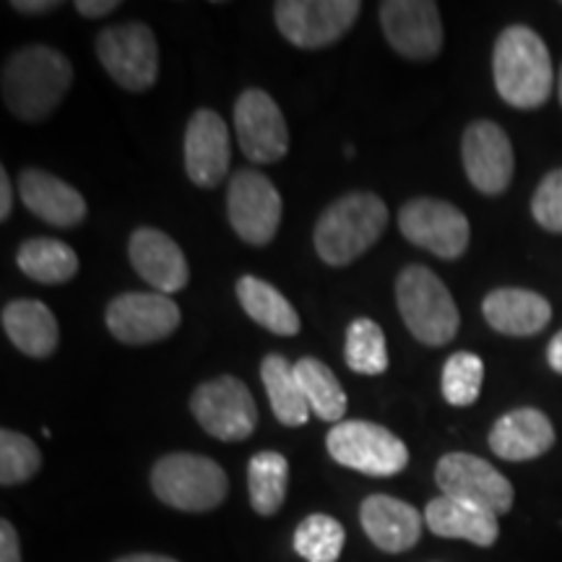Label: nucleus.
Wrapping results in <instances>:
<instances>
[{"instance_id": "nucleus-1", "label": "nucleus", "mask_w": 562, "mask_h": 562, "mask_svg": "<svg viewBox=\"0 0 562 562\" xmlns=\"http://www.w3.org/2000/svg\"><path fill=\"white\" fill-rule=\"evenodd\" d=\"M74 83V66L60 50L45 45L21 47L3 66V102L13 117L40 123L66 100Z\"/></svg>"}, {"instance_id": "nucleus-2", "label": "nucleus", "mask_w": 562, "mask_h": 562, "mask_svg": "<svg viewBox=\"0 0 562 562\" xmlns=\"http://www.w3.org/2000/svg\"><path fill=\"white\" fill-rule=\"evenodd\" d=\"M497 94L510 108H542L552 94V58L544 40L529 26H508L492 55Z\"/></svg>"}, {"instance_id": "nucleus-3", "label": "nucleus", "mask_w": 562, "mask_h": 562, "mask_svg": "<svg viewBox=\"0 0 562 562\" xmlns=\"http://www.w3.org/2000/svg\"><path fill=\"white\" fill-rule=\"evenodd\" d=\"M389 224V209L375 193H347L321 214L315 224V252L323 263L341 266L355 263L372 245L381 240Z\"/></svg>"}, {"instance_id": "nucleus-4", "label": "nucleus", "mask_w": 562, "mask_h": 562, "mask_svg": "<svg viewBox=\"0 0 562 562\" xmlns=\"http://www.w3.org/2000/svg\"><path fill=\"white\" fill-rule=\"evenodd\" d=\"M396 302L406 328L427 347H442L459 334V307L438 273L427 266H406L398 273Z\"/></svg>"}, {"instance_id": "nucleus-5", "label": "nucleus", "mask_w": 562, "mask_h": 562, "mask_svg": "<svg viewBox=\"0 0 562 562\" xmlns=\"http://www.w3.org/2000/svg\"><path fill=\"white\" fill-rule=\"evenodd\" d=\"M151 487L170 508L186 513H206L224 503L229 480L224 469L206 456L170 453L151 469Z\"/></svg>"}, {"instance_id": "nucleus-6", "label": "nucleus", "mask_w": 562, "mask_h": 562, "mask_svg": "<svg viewBox=\"0 0 562 562\" xmlns=\"http://www.w3.org/2000/svg\"><path fill=\"white\" fill-rule=\"evenodd\" d=\"M331 459L368 476H393L409 463V448L375 422L349 419L331 427L326 438Z\"/></svg>"}, {"instance_id": "nucleus-7", "label": "nucleus", "mask_w": 562, "mask_h": 562, "mask_svg": "<svg viewBox=\"0 0 562 562\" xmlns=\"http://www.w3.org/2000/svg\"><path fill=\"white\" fill-rule=\"evenodd\" d=\"M97 58L117 87L146 91L157 83L159 47L157 37L140 21L108 26L97 37Z\"/></svg>"}, {"instance_id": "nucleus-8", "label": "nucleus", "mask_w": 562, "mask_h": 562, "mask_svg": "<svg viewBox=\"0 0 562 562\" xmlns=\"http://www.w3.org/2000/svg\"><path fill=\"white\" fill-rule=\"evenodd\" d=\"M191 412L211 438L248 440L258 425V406L248 385L232 375L201 383L191 396Z\"/></svg>"}, {"instance_id": "nucleus-9", "label": "nucleus", "mask_w": 562, "mask_h": 562, "mask_svg": "<svg viewBox=\"0 0 562 562\" xmlns=\"http://www.w3.org/2000/svg\"><path fill=\"white\" fill-rule=\"evenodd\" d=\"M360 11V0H281L273 5V19L294 47L318 50L339 42Z\"/></svg>"}, {"instance_id": "nucleus-10", "label": "nucleus", "mask_w": 562, "mask_h": 562, "mask_svg": "<svg viewBox=\"0 0 562 562\" xmlns=\"http://www.w3.org/2000/svg\"><path fill=\"white\" fill-rule=\"evenodd\" d=\"M281 195L277 186L258 170H240L227 188V216L237 237L256 248L269 245L281 224Z\"/></svg>"}, {"instance_id": "nucleus-11", "label": "nucleus", "mask_w": 562, "mask_h": 562, "mask_svg": "<svg viewBox=\"0 0 562 562\" xmlns=\"http://www.w3.org/2000/svg\"><path fill=\"white\" fill-rule=\"evenodd\" d=\"M398 229L412 245L430 250L432 256L446 258V261L461 258L472 237L467 214L453 203L438 199H414L404 203L398 211Z\"/></svg>"}, {"instance_id": "nucleus-12", "label": "nucleus", "mask_w": 562, "mask_h": 562, "mask_svg": "<svg viewBox=\"0 0 562 562\" xmlns=\"http://www.w3.org/2000/svg\"><path fill=\"white\" fill-rule=\"evenodd\" d=\"M435 482L442 495L472 503L495 516L513 508V484L492 463L472 453H448L435 467Z\"/></svg>"}, {"instance_id": "nucleus-13", "label": "nucleus", "mask_w": 562, "mask_h": 562, "mask_svg": "<svg viewBox=\"0 0 562 562\" xmlns=\"http://www.w3.org/2000/svg\"><path fill=\"white\" fill-rule=\"evenodd\" d=\"M182 313L178 302L161 292H125L108 305V328L131 347L157 344L178 331Z\"/></svg>"}, {"instance_id": "nucleus-14", "label": "nucleus", "mask_w": 562, "mask_h": 562, "mask_svg": "<svg viewBox=\"0 0 562 562\" xmlns=\"http://www.w3.org/2000/svg\"><path fill=\"white\" fill-rule=\"evenodd\" d=\"M235 131L245 157L273 165L290 151V128L279 104L263 89H245L235 102Z\"/></svg>"}, {"instance_id": "nucleus-15", "label": "nucleus", "mask_w": 562, "mask_h": 562, "mask_svg": "<svg viewBox=\"0 0 562 562\" xmlns=\"http://www.w3.org/2000/svg\"><path fill=\"white\" fill-rule=\"evenodd\" d=\"M381 26L389 45L406 60H432L442 50L440 9L432 0H385Z\"/></svg>"}, {"instance_id": "nucleus-16", "label": "nucleus", "mask_w": 562, "mask_h": 562, "mask_svg": "<svg viewBox=\"0 0 562 562\" xmlns=\"http://www.w3.org/2000/svg\"><path fill=\"white\" fill-rule=\"evenodd\" d=\"M461 157L467 178L484 195H501L508 191L516 157L513 144L501 125L476 121L467 128L461 140Z\"/></svg>"}, {"instance_id": "nucleus-17", "label": "nucleus", "mask_w": 562, "mask_h": 562, "mask_svg": "<svg viewBox=\"0 0 562 562\" xmlns=\"http://www.w3.org/2000/svg\"><path fill=\"white\" fill-rule=\"evenodd\" d=\"M186 172L193 186L216 188L227 178L232 144L227 123L214 110H195L186 128Z\"/></svg>"}, {"instance_id": "nucleus-18", "label": "nucleus", "mask_w": 562, "mask_h": 562, "mask_svg": "<svg viewBox=\"0 0 562 562\" xmlns=\"http://www.w3.org/2000/svg\"><path fill=\"white\" fill-rule=\"evenodd\" d=\"M131 266L154 292L170 294L186 290L191 281V266L186 261V252L172 240L167 232L154 227H140L131 235L128 243Z\"/></svg>"}, {"instance_id": "nucleus-19", "label": "nucleus", "mask_w": 562, "mask_h": 562, "mask_svg": "<svg viewBox=\"0 0 562 562\" xmlns=\"http://www.w3.org/2000/svg\"><path fill=\"white\" fill-rule=\"evenodd\" d=\"M360 521L364 533L378 550L398 554L412 550L419 542L425 516L414 505L391 495L364 497L360 508Z\"/></svg>"}, {"instance_id": "nucleus-20", "label": "nucleus", "mask_w": 562, "mask_h": 562, "mask_svg": "<svg viewBox=\"0 0 562 562\" xmlns=\"http://www.w3.org/2000/svg\"><path fill=\"white\" fill-rule=\"evenodd\" d=\"M19 195L24 206L42 222L58 229L79 227L87 220V201L74 186L63 182L55 175L37 170H24L19 178Z\"/></svg>"}, {"instance_id": "nucleus-21", "label": "nucleus", "mask_w": 562, "mask_h": 562, "mask_svg": "<svg viewBox=\"0 0 562 562\" xmlns=\"http://www.w3.org/2000/svg\"><path fill=\"white\" fill-rule=\"evenodd\" d=\"M554 446V427L544 412L524 409L503 414L490 430V448L503 461H531Z\"/></svg>"}, {"instance_id": "nucleus-22", "label": "nucleus", "mask_w": 562, "mask_h": 562, "mask_svg": "<svg viewBox=\"0 0 562 562\" xmlns=\"http://www.w3.org/2000/svg\"><path fill=\"white\" fill-rule=\"evenodd\" d=\"M484 321L505 336H533L544 331L552 321V305L542 294L518 286H503L490 292L482 302Z\"/></svg>"}, {"instance_id": "nucleus-23", "label": "nucleus", "mask_w": 562, "mask_h": 562, "mask_svg": "<svg viewBox=\"0 0 562 562\" xmlns=\"http://www.w3.org/2000/svg\"><path fill=\"white\" fill-rule=\"evenodd\" d=\"M425 524L435 537L467 539L476 547H492L497 542V533H501L495 513L448 495H440L427 503Z\"/></svg>"}, {"instance_id": "nucleus-24", "label": "nucleus", "mask_w": 562, "mask_h": 562, "mask_svg": "<svg viewBox=\"0 0 562 562\" xmlns=\"http://www.w3.org/2000/svg\"><path fill=\"white\" fill-rule=\"evenodd\" d=\"M3 331L9 336L13 347L24 351L34 360H45L55 355L60 341L58 321L50 307L40 300H13L3 307Z\"/></svg>"}, {"instance_id": "nucleus-25", "label": "nucleus", "mask_w": 562, "mask_h": 562, "mask_svg": "<svg viewBox=\"0 0 562 562\" xmlns=\"http://www.w3.org/2000/svg\"><path fill=\"white\" fill-rule=\"evenodd\" d=\"M237 300L243 311L250 315L258 326L277 336L300 334V315L292 307V302L281 294L277 286L258 277H240L237 281Z\"/></svg>"}, {"instance_id": "nucleus-26", "label": "nucleus", "mask_w": 562, "mask_h": 562, "mask_svg": "<svg viewBox=\"0 0 562 562\" xmlns=\"http://www.w3.org/2000/svg\"><path fill=\"white\" fill-rule=\"evenodd\" d=\"M261 381L269 396L271 412L281 425L302 427L311 419V406H307L305 393L300 389L294 364L284 355H266L261 362Z\"/></svg>"}, {"instance_id": "nucleus-27", "label": "nucleus", "mask_w": 562, "mask_h": 562, "mask_svg": "<svg viewBox=\"0 0 562 562\" xmlns=\"http://www.w3.org/2000/svg\"><path fill=\"white\" fill-rule=\"evenodd\" d=\"M19 269L40 284H66L79 273V256L70 245L50 237L26 240L16 252Z\"/></svg>"}, {"instance_id": "nucleus-28", "label": "nucleus", "mask_w": 562, "mask_h": 562, "mask_svg": "<svg viewBox=\"0 0 562 562\" xmlns=\"http://www.w3.org/2000/svg\"><path fill=\"white\" fill-rule=\"evenodd\" d=\"M294 375H297L300 389L305 393L307 406H311L315 417L339 425L344 412H347V391L341 389L334 370L321 360H315V357H300L294 362Z\"/></svg>"}, {"instance_id": "nucleus-29", "label": "nucleus", "mask_w": 562, "mask_h": 562, "mask_svg": "<svg viewBox=\"0 0 562 562\" xmlns=\"http://www.w3.org/2000/svg\"><path fill=\"white\" fill-rule=\"evenodd\" d=\"M290 461L277 451L256 453L248 463L250 505L258 516H273L286 497Z\"/></svg>"}, {"instance_id": "nucleus-30", "label": "nucleus", "mask_w": 562, "mask_h": 562, "mask_svg": "<svg viewBox=\"0 0 562 562\" xmlns=\"http://www.w3.org/2000/svg\"><path fill=\"white\" fill-rule=\"evenodd\" d=\"M344 357H347L349 370L357 375H383L389 370V344L381 326L370 318L351 321Z\"/></svg>"}, {"instance_id": "nucleus-31", "label": "nucleus", "mask_w": 562, "mask_h": 562, "mask_svg": "<svg viewBox=\"0 0 562 562\" xmlns=\"http://www.w3.org/2000/svg\"><path fill=\"white\" fill-rule=\"evenodd\" d=\"M347 542V531L326 513H313L294 531V550L307 562H336Z\"/></svg>"}, {"instance_id": "nucleus-32", "label": "nucleus", "mask_w": 562, "mask_h": 562, "mask_svg": "<svg viewBox=\"0 0 562 562\" xmlns=\"http://www.w3.org/2000/svg\"><path fill=\"white\" fill-rule=\"evenodd\" d=\"M484 362L472 351H456L442 364V398L451 406H472L482 393Z\"/></svg>"}, {"instance_id": "nucleus-33", "label": "nucleus", "mask_w": 562, "mask_h": 562, "mask_svg": "<svg viewBox=\"0 0 562 562\" xmlns=\"http://www.w3.org/2000/svg\"><path fill=\"white\" fill-rule=\"evenodd\" d=\"M42 469V453L26 435L3 430L0 432V484L16 487L30 482Z\"/></svg>"}, {"instance_id": "nucleus-34", "label": "nucleus", "mask_w": 562, "mask_h": 562, "mask_svg": "<svg viewBox=\"0 0 562 562\" xmlns=\"http://www.w3.org/2000/svg\"><path fill=\"white\" fill-rule=\"evenodd\" d=\"M531 214L547 232H562V170H552L539 182L531 199Z\"/></svg>"}, {"instance_id": "nucleus-35", "label": "nucleus", "mask_w": 562, "mask_h": 562, "mask_svg": "<svg viewBox=\"0 0 562 562\" xmlns=\"http://www.w3.org/2000/svg\"><path fill=\"white\" fill-rule=\"evenodd\" d=\"M0 562H21L19 533L11 521H0Z\"/></svg>"}, {"instance_id": "nucleus-36", "label": "nucleus", "mask_w": 562, "mask_h": 562, "mask_svg": "<svg viewBox=\"0 0 562 562\" xmlns=\"http://www.w3.org/2000/svg\"><path fill=\"white\" fill-rule=\"evenodd\" d=\"M117 9H121L117 0H76V11H79L83 19H102Z\"/></svg>"}, {"instance_id": "nucleus-37", "label": "nucleus", "mask_w": 562, "mask_h": 562, "mask_svg": "<svg viewBox=\"0 0 562 562\" xmlns=\"http://www.w3.org/2000/svg\"><path fill=\"white\" fill-rule=\"evenodd\" d=\"M13 209V188L9 172L0 170V220H9Z\"/></svg>"}, {"instance_id": "nucleus-38", "label": "nucleus", "mask_w": 562, "mask_h": 562, "mask_svg": "<svg viewBox=\"0 0 562 562\" xmlns=\"http://www.w3.org/2000/svg\"><path fill=\"white\" fill-rule=\"evenodd\" d=\"M11 5L21 13H47L60 9V3H53V0H13Z\"/></svg>"}, {"instance_id": "nucleus-39", "label": "nucleus", "mask_w": 562, "mask_h": 562, "mask_svg": "<svg viewBox=\"0 0 562 562\" xmlns=\"http://www.w3.org/2000/svg\"><path fill=\"white\" fill-rule=\"evenodd\" d=\"M547 360H550V368L562 375V331L550 341V349H547Z\"/></svg>"}, {"instance_id": "nucleus-40", "label": "nucleus", "mask_w": 562, "mask_h": 562, "mask_svg": "<svg viewBox=\"0 0 562 562\" xmlns=\"http://www.w3.org/2000/svg\"><path fill=\"white\" fill-rule=\"evenodd\" d=\"M115 562H178L172 558H165V554H149V552H140V554H128V558H121Z\"/></svg>"}, {"instance_id": "nucleus-41", "label": "nucleus", "mask_w": 562, "mask_h": 562, "mask_svg": "<svg viewBox=\"0 0 562 562\" xmlns=\"http://www.w3.org/2000/svg\"><path fill=\"white\" fill-rule=\"evenodd\" d=\"M558 91H560V104H562V68H560V83H558Z\"/></svg>"}]
</instances>
